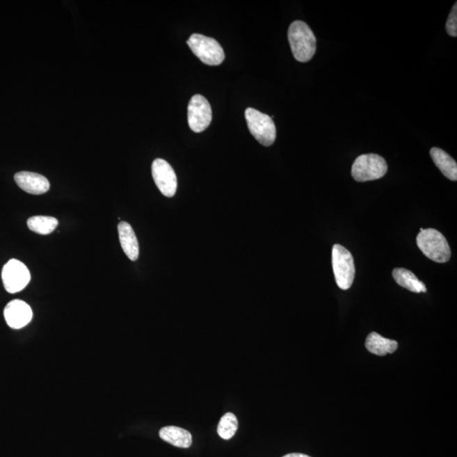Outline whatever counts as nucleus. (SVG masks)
<instances>
[{
	"label": "nucleus",
	"instance_id": "9b49d317",
	"mask_svg": "<svg viewBox=\"0 0 457 457\" xmlns=\"http://www.w3.org/2000/svg\"><path fill=\"white\" fill-rule=\"evenodd\" d=\"M15 182L19 189L33 195L46 193L50 189L49 182L44 175L33 172L21 171L15 175Z\"/></svg>",
	"mask_w": 457,
	"mask_h": 457
},
{
	"label": "nucleus",
	"instance_id": "6ab92c4d",
	"mask_svg": "<svg viewBox=\"0 0 457 457\" xmlns=\"http://www.w3.org/2000/svg\"><path fill=\"white\" fill-rule=\"evenodd\" d=\"M447 31L451 37L457 36V5L453 6L447 22Z\"/></svg>",
	"mask_w": 457,
	"mask_h": 457
},
{
	"label": "nucleus",
	"instance_id": "a211bd4d",
	"mask_svg": "<svg viewBox=\"0 0 457 457\" xmlns=\"http://www.w3.org/2000/svg\"><path fill=\"white\" fill-rule=\"evenodd\" d=\"M237 428L236 417L233 413L228 412L221 417L220 424L218 425V433L222 439L230 440L235 435Z\"/></svg>",
	"mask_w": 457,
	"mask_h": 457
},
{
	"label": "nucleus",
	"instance_id": "9d476101",
	"mask_svg": "<svg viewBox=\"0 0 457 457\" xmlns=\"http://www.w3.org/2000/svg\"><path fill=\"white\" fill-rule=\"evenodd\" d=\"M6 321L10 328L19 330L33 319L32 308L22 300H13L7 304L3 311Z\"/></svg>",
	"mask_w": 457,
	"mask_h": 457
},
{
	"label": "nucleus",
	"instance_id": "f03ea898",
	"mask_svg": "<svg viewBox=\"0 0 457 457\" xmlns=\"http://www.w3.org/2000/svg\"><path fill=\"white\" fill-rule=\"evenodd\" d=\"M417 244L428 259L436 263H447L451 259L450 246L439 230L420 229V232L417 236Z\"/></svg>",
	"mask_w": 457,
	"mask_h": 457
},
{
	"label": "nucleus",
	"instance_id": "aec40b11",
	"mask_svg": "<svg viewBox=\"0 0 457 457\" xmlns=\"http://www.w3.org/2000/svg\"><path fill=\"white\" fill-rule=\"evenodd\" d=\"M283 457H311V456L305 454H300V453H291V454H288Z\"/></svg>",
	"mask_w": 457,
	"mask_h": 457
},
{
	"label": "nucleus",
	"instance_id": "4468645a",
	"mask_svg": "<svg viewBox=\"0 0 457 457\" xmlns=\"http://www.w3.org/2000/svg\"><path fill=\"white\" fill-rule=\"evenodd\" d=\"M431 155L433 163L442 172L445 177L451 181L456 182L457 179V163L450 155L439 147H433Z\"/></svg>",
	"mask_w": 457,
	"mask_h": 457
},
{
	"label": "nucleus",
	"instance_id": "f257e3e1",
	"mask_svg": "<svg viewBox=\"0 0 457 457\" xmlns=\"http://www.w3.org/2000/svg\"><path fill=\"white\" fill-rule=\"evenodd\" d=\"M288 39L296 61L307 62L312 60L317 48V40L306 23L300 21L292 22L289 27Z\"/></svg>",
	"mask_w": 457,
	"mask_h": 457
},
{
	"label": "nucleus",
	"instance_id": "2eb2a0df",
	"mask_svg": "<svg viewBox=\"0 0 457 457\" xmlns=\"http://www.w3.org/2000/svg\"><path fill=\"white\" fill-rule=\"evenodd\" d=\"M365 346L371 353L385 355L394 353L397 349L398 343L393 339H386L381 337L380 335L372 332L367 337Z\"/></svg>",
	"mask_w": 457,
	"mask_h": 457
},
{
	"label": "nucleus",
	"instance_id": "f8f14e48",
	"mask_svg": "<svg viewBox=\"0 0 457 457\" xmlns=\"http://www.w3.org/2000/svg\"><path fill=\"white\" fill-rule=\"evenodd\" d=\"M118 232L121 247L129 259L138 260L139 257V244L134 229L127 222H120Z\"/></svg>",
	"mask_w": 457,
	"mask_h": 457
},
{
	"label": "nucleus",
	"instance_id": "7ed1b4c3",
	"mask_svg": "<svg viewBox=\"0 0 457 457\" xmlns=\"http://www.w3.org/2000/svg\"><path fill=\"white\" fill-rule=\"evenodd\" d=\"M387 170V163L381 156L375 154H362L355 159L351 167V175L355 181L365 182L385 177Z\"/></svg>",
	"mask_w": 457,
	"mask_h": 457
},
{
	"label": "nucleus",
	"instance_id": "0eeeda50",
	"mask_svg": "<svg viewBox=\"0 0 457 457\" xmlns=\"http://www.w3.org/2000/svg\"><path fill=\"white\" fill-rule=\"evenodd\" d=\"M2 280L6 290L14 294L22 291L29 284L31 273L22 262L11 259L3 268Z\"/></svg>",
	"mask_w": 457,
	"mask_h": 457
},
{
	"label": "nucleus",
	"instance_id": "ddd939ff",
	"mask_svg": "<svg viewBox=\"0 0 457 457\" xmlns=\"http://www.w3.org/2000/svg\"><path fill=\"white\" fill-rule=\"evenodd\" d=\"M159 437L175 447L189 448L193 444L191 433L175 426H167L160 429Z\"/></svg>",
	"mask_w": 457,
	"mask_h": 457
},
{
	"label": "nucleus",
	"instance_id": "20e7f679",
	"mask_svg": "<svg viewBox=\"0 0 457 457\" xmlns=\"http://www.w3.org/2000/svg\"><path fill=\"white\" fill-rule=\"evenodd\" d=\"M250 132L265 147L271 146L276 138V127L271 116L255 109L248 108L245 111Z\"/></svg>",
	"mask_w": 457,
	"mask_h": 457
},
{
	"label": "nucleus",
	"instance_id": "f3484780",
	"mask_svg": "<svg viewBox=\"0 0 457 457\" xmlns=\"http://www.w3.org/2000/svg\"><path fill=\"white\" fill-rule=\"evenodd\" d=\"M57 218L50 216H34L27 221V226L32 232L40 235H49L57 228Z\"/></svg>",
	"mask_w": 457,
	"mask_h": 457
},
{
	"label": "nucleus",
	"instance_id": "6e6552de",
	"mask_svg": "<svg viewBox=\"0 0 457 457\" xmlns=\"http://www.w3.org/2000/svg\"><path fill=\"white\" fill-rule=\"evenodd\" d=\"M187 111L191 131L199 134L209 127L212 121V108L205 97L197 95L191 97Z\"/></svg>",
	"mask_w": 457,
	"mask_h": 457
},
{
	"label": "nucleus",
	"instance_id": "dca6fc26",
	"mask_svg": "<svg viewBox=\"0 0 457 457\" xmlns=\"http://www.w3.org/2000/svg\"><path fill=\"white\" fill-rule=\"evenodd\" d=\"M393 278L400 287L414 293L427 291L424 282L417 279L412 271L403 268H394L392 272Z\"/></svg>",
	"mask_w": 457,
	"mask_h": 457
},
{
	"label": "nucleus",
	"instance_id": "1a4fd4ad",
	"mask_svg": "<svg viewBox=\"0 0 457 457\" xmlns=\"http://www.w3.org/2000/svg\"><path fill=\"white\" fill-rule=\"evenodd\" d=\"M152 175L156 186L163 196H175L177 189V177L169 163L165 159H155L152 165Z\"/></svg>",
	"mask_w": 457,
	"mask_h": 457
},
{
	"label": "nucleus",
	"instance_id": "423d86ee",
	"mask_svg": "<svg viewBox=\"0 0 457 457\" xmlns=\"http://www.w3.org/2000/svg\"><path fill=\"white\" fill-rule=\"evenodd\" d=\"M193 53L203 63L218 65L225 60V53L216 39L202 34H193L187 41Z\"/></svg>",
	"mask_w": 457,
	"mask_h": 457
},
{
	"label": "nucleus",
	"instance_id": "39448f33",
	"mask_svg": "<svg viewBox=\"0 0 457 457\" xmlns=\"http://www.w3.org/2000/svg\"><path fill=\"white\" fill-rule=\"evenodd\" d=\"M332 266L335 281L342 290H348L355 278V264L351 253L342 245H334L332 249Z\"/></svg>",
	"mask_w": 457,
	"mask_h": 457
}]
</instances>
